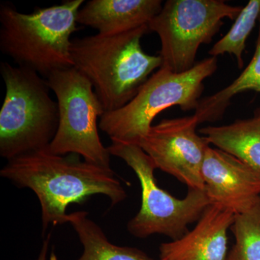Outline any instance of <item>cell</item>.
<instances>
[{
  "label": "cell",
  "instance_id": "obj_1",
  "mask_svg": "<svg viewBox=\"0 0 260 260\" xmlns=\"http://www.w3.org/2000/svg\"><path fill=\"white\" fill-rule=\"evenodd\" d=\"M0 175L37 195L42 208L43 234L51 224L68 223L67 209L72 203L81 204L89 197L103 194L113 207L126 198L111 167L80 160L74 155H57L48 148L8 160Z\"/></svg>",
  "mask_w": 260,
  "mask_h": 260
},
{
  "label": "cell",
  "instance_id": "obj_2",
  "mask_svg": "<svg viewBox=\"0 0 260 260\" xmlns=\"http://www.w3.org/2000/svg\"><path fill=\"white\" fill-rule=\"evenodd\" d=\"M149 31L143 25L116 35L97 34L72 40L73 66L91 83L105 112L126 105L161 68V56L142 48V38Z\"/></svg>",
  "mask_w": 260,
  "mask_h": 260
},
{
  "label": "cell",
  "instance_id": "obj_3",
  "mask_svg": "<svg viewBox=\"0 0 260 260\" xmlns=\"http://www.w3.org/2000/svg\"><path fill=\"white\" fill-rule=\"evenodd\" d=\"M83 0H67L30 14L8 4L0 5V50L15 64L47 78L73 68L71 36Z\"/></svg>",
  "mask_w": 260,
  "mask_h": 260
},
{
  "label": "cell",
  "instance_id": "obj_4",
  "mask_svg": "<svg viewBox=\"0 0 260 260\" xmlns=\"http://www.w3.org/2000/svg\"><path fill=\"white\" fill-rule=\"evenodd\" d=\"M6 95L0 111V155L8 160L49 148L59 126L57 102L47 79L36 72L2 61Z\"/></svg>",
  "mask_w": 260,
  "mask_h": 260
},
{
  "label": "cell",
  "instance_id": "obj_5",
  "mask_svg": "<svg viewBox=\"0 0 260 260\" xmlns=\"http://www.w3.org/2000/svg\"><path fill=\"white\" fill-rule=\"evenodd\" d=\"M218 69V58L210 56L185 73L166 68L153 73L126 105L105 112L99 126L112 141L138 145L151 128L157 115L172 107L184 112L196 110L204 90V81Z\"/></svg>",
  "mask_w": 260,
  "mask_h": 260
},
{
  "label": "cell",
  "instance_id": "obj_6",
  "mask_svg": "<svg viewBox=\"0 0 260 260\" xmlns=\"http://www.w3.org/2000/svg\"><path fill=\"white\" fill-rule=\"evenodd\" d=\"M107 148L111 155L122 159L140 181L141 207L127 225L134 237L143 239L161 234L176 240L211 205L205 189H189L185 198L178 199L161 189L154 176L156 167L153 160L139 145L112 141Z\"/></svg>",
  "mask_w": 260,
  "mask_h": 260
},
{
  "label": "cell",
  "instance_id": "obj_7",
  "mask_svg": "<svg viewBox=\"0 0 260 260\" xmlns=\"http://www.w3.org/2000/svg\"><path fill=\"white\" fill-rule=\"evenodd\" d=\"M59 107V126L49 150L57 155L75 154L86 161L110 168V153L103 145L98 119L105 113L93 85L73 67L47 78Z\"/></svg>",
  "mask_w": 260,
  "mask_h": 260
},
{
  "label": "cell",
  "instance_id": "obj_8",
  "mask_svg": "<svg viewBox=\"0 0 260 260\" xmlns=\"http://www.w3.org/2000/svg\"><path fill=\"white\" fill-rule=\"evenodd\" d=\"M242 10L223 0H168L148 24L160 38L161 68L178 74L191 70L200 46L209 44L224 19L236 20Z\"/></svg>",
  "mask_w": 260,
  "mask_h": 260
},
{
  "label": "cell",
  "instance_id": "obj_9",
  "mask_svg": "<svg viewBox=\"0 0 260 260\" xmlns=\"http://www.w3.org/2000/svg\"><path fill=\"white\" fill-rule=\"evenodd\" d=\"M194 115L164 119L153 125L138 145L156 169L177 178L189 189L204 190L202 167L210 144L197 132Z\"/></svg>",
  "mask_w": 260,
  "mask_h": 260
},
{
  "label": "cell",
  "instance_id": "obj_10",
  "mask_svg": "<svg viewBox=\"0 0 260 260\" xmlns=\"http://www.w3.org/2000/svg\"><path fill=\"white\" fill-rule=\"evenodd\" d=\"M205 191L211 204L242 213L260 198V177L240 160L209 146L202 167Z\"/></svg>",
  "mask_w": 260,
  "mask_h": 260
},
{
  "label": "cell",
  "instance_id": "obj_11",
  "mask_svg": "<svg viewBox=\"0 0 260 260\" xmlns=\"http://www.w3.org/2000/svg\"><path fill=\"white\" fill-rule=\"evenodd\" d=\"M236 213L218 204L210 205L196 225L184 235L159 247L161 260H227L228 231Z\"/></svg>",
  "mask_w": 260,
  "mask_h": 260
},
{
  "label": "cell",
  "instance_id": "obj_12",
  "mask_svg": "<svg viewBox=\"0 0 260 260\" xmlns=\"http://www.w3.org/2000/svg\"><path fill=\"white\" fill-rule=\"evenodd\" d=\"M160 0H91L78 11L77 22L104 36L148 25L162 8Z\"/></svg>",
  "mask_w": 260,
  "mask_h": 260
},
{
  "label": "cell",
  "instance_id": "obj_13",
  "mask_svg": "<svg viewBox=\"0 0 260 260\" xmlns=\"http://www.w3.org/2000/svg\"><path fill=\"white\" fill-rule=\"evenodd\" d=\"M198 133L209 144L240 160L260 177V114L223 126H208Z\"/></svg>",
  "mask_w": 260,
  "mask_h": 260
},
{
  "label": "cell",
  "instance_id": "obj_14",
  "mask_svg": "<svg viewBox=\"0 0 260 260\" xmlns=\"http://www.w3.org/2000/svg\"><path fill=\"white\" fill-rule=\"evenodd\" d=\"M68 223L76 232L83 247V254L76 260H161L153 259L137 248L112 244L99 225L88 218L87 212L70 213Z\"/></svg>",
  "mask_w": 260,
  "mask_h": 260
},
{
  "label": "cell",
  "instance_id": "obj_15",
  "mask_svg": "<svg viewBox=\"0 0 260 260\" xmlns=\"http://www.w3.org/2000/svg\"><path fill=\"white\" fill-rule=\"evenodd\" d=\"M258 23L259 30L255 51L250 62L230 85L213 95L200 99L199 106L194 114L199 124L220 120L230 105L232 98L237 94L249 90L260 93V15ZM254 114H260V107Z\"/></svg>",
  "mask_w": 260,
  "mask_h": 260
},
{
  "label": "cell",
  "instance_id": "obj_16",
  "mask_svg": "<svg viewBox=\"0 0 260 260\" xmlns=\"http://www.w3.org/2000/svg\"><path fill=\"white\" fill-rule=\"evenodd\" d=\"M231 229L235 243L227 260H260V198L236 215Z\"/></svg>",
  "mask_w": 260,
  "mask_h": 260
},
{
  "label": "cell",
  "instance_id": "obj_17",
  "mask_svg": "<svg viewBox=\"0 0 260 260\" xmlns=\"http://www.w3.org/2000/svg\"><path fill=\"white\" fill-rule=\"evenodd\" d=\"M260 15V0H250L236 18L232 28L209 51L210 56L218 57L225 54L235 56L239 69L244 67L243 53L249 34Z\"/></svg>",
  "mask_w": 260,
  "mask_h": 260
},
{
  "label": "cell",
  "instance_id": "obj_18",
  "mask_svg": "<svg viewBox=\"0 0 260 260\" xmlns=\"http://www.w3.org/2000/svg\"><path fill=\"white\" fill-rule=\"evenodd\" d=\"M51 234L47 236L42 244V249L39 253L37 260H47L48 252H49V244H50Z\"/></svg>",
  "mask_w": 260,
  "mask_h": 260
}]
</instances>
